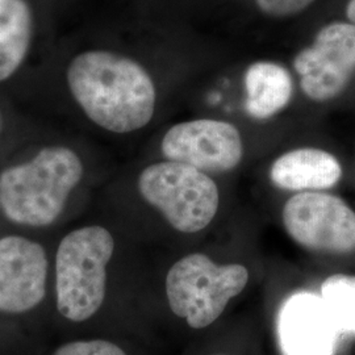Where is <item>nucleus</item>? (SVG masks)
Here are the masks:
<instances>
[{"label": "nucleus", "instance_id": "f257e3e1", "mask_svg": "<svg viewBox=\"0 0 355 355\" xmlns=\"http://www.w3.org/2000/svg\"><path fill=\"white\" fill-rule=\"evenodd\" d=\"M139 51L83 17L58 36L19 95L58 102L105 133L133 135L152 124L159 103L158 74Z\"/></svg>", "mask_w": 355, "mask_h": 355}, {"label": "nucleus", "instance_id": "f03ea898", "mask_svg": "<svg viewBox=\"0 0 355 355\" xmlns=\"http://www.w3.org/2000/svg\"><path fill=\"white\" fill-rule=\"evenodd\" d=\"M85 173V157L76 145L42 142L0 170V212L21 227H49L62 215Z\"/></svg>", "mask_w": 355, "mask_h": 355}, {"label": "nucleus", "instance_id": "7ed1b4c3", "mask_svg": "<svg viewBox=\"0 0 355 355\" xmlns=\"http://www.w3.org/2000/svg\"><path fill=\"white\" fill-rule=\"evenodd\" d=\"M114 240L99 225L66 234L55 253V297L58 312L73 322H83L102 308L107 292V267Z\"/></svg>", "mask_w": 355, "mask_h": 355}, {"label": "nucleus", "instance_id": "20e7f679", "mask_svg": "<svg viewBox=\"0 0 355 355\" xmlns=\"http://www.w3.org/2000/svg\"><path fill=\"white\" fill-rule=\"evenodd\" d=\"M248 282L249 271L243 265H217L205 254H189L168 270L166 296L174 315L191 328L203 329L223 315Z\"/></svg>", "mask_w": 355, "mask_h": 355}, {"label": "nucleus", "instance_id": "39448f33", "mask_svg": "<svg viewBox=\"0 0 355 355\" xmlns=\"http://www.w3.org/2000/svg\"><path fill=\"white\" fill-rule=\"evenodd\" d=\"M141 196L180 233H198L215 218L220 191L203 171L174 161L146 166L139 175Z\"/></svg>", "mask_w": 355, "mask_h": 355}, {"label": "nucleus", "instance_id": "423d86ee", "mask_svg": "<svg viewBox=\"0 0 355 355\" xmlns=\"http://www.w3.org/2000/svg\"><path fill=\"white\" fill-rule=\"evenodd\" d=\"M57 38L40 0H0V91L19 95Z\"/></svg>", "mask_w": 355, "mask_h": 355}, {"label": "nucleus", "instance_id": "0eeeda50", "mask_svg": "<svg viewBox=\"0 0 355 355\" xmlns=\"http://www.w3.org/2000/svg\"><path fill=\"white\" fill-rule=\"evenodd\" d=\"M282 220L287 234L306 250L333 255L355 252V211L333 193H295L284 204Z\"/></svg>", "mask_w": 355, "mask_h": 355}, {"label": "nucleus", "instance_id": "6e6552de", "mask_svg": "<svg viewBox=\"0 0 355 355\" xmlns=\"http://www.w3.org/2000/svg\"><path fill=\"white\" fill-rule=\"evenodd\" d=\"M293 70L305 96L316 103L338 98L355 74V24L333 21L293 58Z\"/></svg>", "mask_w": 355, "mask_h": 355}, {"label": "nucleus", "instance_id": "1a4fd4ad", "mask_svg": "<svg viewBox=\"0 0 355 355\" xmlns=\"http://www.w3.org/2000/svg\"><path fill=\"white\" fill-rule=\"evenodd\" d=\"M159 150L166 161L195 167L208 175L234 170L245 152L239 128L217 119H195L171 125L161 139Z\"/></svg>", "mask_w": 355, "mask_h": 355}, {"label": "nucleus", "instance_id": "9d476101", "mask_svg": "<svg viewBox=\"0 0 355 355\" xmlns=\"http://www.w3.org/2000/svg\"><path fill=\"white\" fill-rule=\"evenodd\" d=\"M49 262L45 249L21 236L0 239V312L26 313L46 295Z\"/></svg>", "mask_w": 355, "mask_h": 355}, {"label": "nucleus", "instance_id": "9b49d317", "mask_svg": "<svg viewBox=\"0 0 355 355\" xmlns=\"http://www.w3.org/2000/svg\"><path fill=\"white\" fill-rule=\"evenodd\" d=\"M277 336L282 355H336L343 337L320 295L297 291L280 305Z\"/></svg>", "mask_w": 355, "mask_h": 355}, {"label": "nucleus", "instance_id": "f8f14e48", "mask_svg": "<svg viewBox=\"0 0 355 355\" xmlns=\"http://www.w3.org/2000/svg\"><path fill=\"white\" fill-rule=\"evenodd\" d=\"M343 178L336 155L318 148L283 153L270 167L271 183L280 190L312 192L333 189Z\"/></svg>", "mask_w": 355, "mask_h": 355}, {"label": "nucleus", "instance_id": "ddd939ff", "mask_svg": "<svg viewBox=\"0 0 355 355\" xmlns=\"http://www.w3.org/2000/svg\"><path fill=\"white\" fill-rule=\"evenodd\" d=\"M246 114L254 120H268L288 107L295 92L291 71L274 61H257L243 74Z\"/></svg>", "mask_w": 355, "mask_h": 355}, {"label": "nucleus", "instance_id": "4468645a", "mask_svg": "<svg viewBox=\"0 0 355 355\" xmlns=\"http://www.w3.org/2000/svg\"><path fill=\"white\" fill-rule=\"evenodd\" d=\"M320 297L341 336L355 337V275L334 274L327 278Z\"/></svg>", "mask_w": 355, "mask_h": 355}, {"label": "nucleus", "instance_id": "2eb2a0df", "mask_svg": "<svg viewBox=\"0 0 355 355\" xmlns=\"http://www.w3.org/2000/svg\"><path fill=\"white\" fill-rule=\"evenodd\" d=\"M58 36L78 24L86 15L89 0H40Z\"/></svg>", "mask_w": 355, "mask_h": 355}, {"label": "nucleus", "instance_id": "dca6fc26", "mask_svg": "<svg viewBox=\"0 0 355 355\" xmlns=\"http://www.w3.org/2000/svg\"><path fill=\"white\" fill-rule=\"evenodd\" d=\"M316 0H254L258 11L268 19L286 20L305 12Z\"/></svg>", "mask_w": 355, "mask_h": 355}, {"label": "nucleus", "instance_id": "f3484780", "mask_svg": "<svg viewBox=\"0 0 355 355\" xmlns=\"http://www.w3.org/2000/svg\"><path fill=\"white\" fill-rule=\"evenodd\" d=\"M54 355H127L117 345L104 340L74 341L61 346Z\"/></svg>", "mask_w": 355, "mask_h": 355}, {"label": "nucleus", "instance_id": "a211bd4d", "mask_svg": "<svg viewBox=\"0 0 355 355\" xmlns=\"http://www.w3.org/2000/svg\"><path fill=\"white\" fill-rule=\"evenodd\" d=\"M7 94L0 91V146L6 140L8 132H11V119L12 116L8 112V105L6 103Z\"/></svg>", "mask_w": 355, "mask_h": 355}, {"label": "nucleus", "instance_id": "6ab92c4d", "mask_svg": "<svg viewBox=\"0 0 355 355\" xmlns=\"http://www.w3.org/2000/svg\"><path fill=\"white\" fill-rule=\"evenodd\" d=\"M346 17L350 23L355 24V0H349L346 6Z\"/></svg>", "mask_w": 355, "mask_h": 355}]
</instances>
